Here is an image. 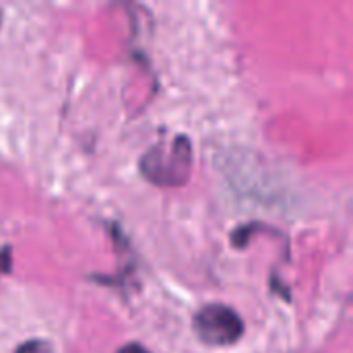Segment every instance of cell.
<instances>
[{
	"label": "cell",
	"mask_w": 353,
	"mask_h": 353,
	"mask_svg": "<svg viewBox=\"0 0 353 353\" xmlns=\"http://www.w3.org/2000/svg\"><path fill=\"white\" fill-rule=\"evenodd\" d=\"M118 353H149L143 345H137V343H132V345H126V347H122Z\"/></svg>",
	"instance_id": "277c9868"
},
{
	"label": "cell",
	"mask_w": 353,
	"mask_h": 353,
	"mask_svg": "<svg viewBox=\"0 0 353 353\" xmlns=\"http://www.w3.org/2000/svg\"><path fill=\"white\" fill-rule=\"evenodd\" d=\"M194 331L203 343L225 347V345H234L242 337L244 323L232 308L221 304H209L196 312Z\"/></svg>",
	"instance_id": "7a4b0ae2"
},
{
	"label": "cell",
	"mask_w": 353,
	"mask_h": 353,
	"mask_svg": "<svg viewBox=\"0 0 353 353\" xmlns=\"http://www.w3.org/2000/svg\"><path fill=\"white\" fill-rule=\"evenodd\" d=\"M17 353H52V347L46 341H27L17 350Z\"/></svg>",
	"instance_id": "3957f363"
},
{
	"label": "cell",
	"mask_w": 353,
	"mask_h": 353,
	"mask_svg": "<svg viewBox=\"0 0 353 353\" xmlns=\"http://www.w3.org/2000/svg\"><path fill=\"white\" fill-rule=\"evenodd\" d=\"M192 149L184 137H176L170 145L153 147L141 161L147 180L159 186H180L190 178Z\"/></svg>",
	"instance_id": "6da1fadb"
}]
</instances>
